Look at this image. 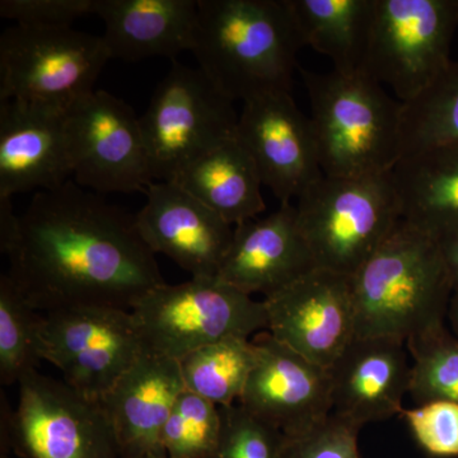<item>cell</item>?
Segmentation results:
<instances>
[{"label": "cell", "mask_w": 458, "mask_h": 458, "mask_svg": "<svg viewBox=\"0 0 458 458\" xmlns=\"http://www.w3.org/2000/svg\"><path fill=\"white\" fill-rule=\"evenodd\" d=\"M8 276L38 311L77 306L131 310L165 284L135 216L68 181L36 192L20 216Z\"/></svg>", "instance_id": "cell-1"}, {"label": "cell", "mask_w": 458, "mask_h": 458, "mask_svg": "<svg viewBox=\"0 0 458 458\" xmlns=\"http://www.w3.org/2000/svg\"><path fill=\"white\" fill-rule=\"evenodd\" d=\"M285 0H199L192 53L231 101L291 90L302 49Z\"/></svg>", "instance_id": "cell-2"}, {"label": "cell", "mask_w": 458, "mask_h": 458, "mask_svg": "<svg viewBox=\"0 0 458 458\" xmlns=\"http://www.w3.org/2000/svg\"><path fill=\"white\" fill-rule=\"evenodd\" d=\"M357 337L406 344L445 327L454 285L438 240L399 223L351 276Z\"/></svg>", "instance_id": "cell-3"}, {"label": "cell", "mask_w": 458, "mask_h": 458, "mask_svg": "<svg viewBox=\"0 0 458 458\" xmlns=\"http://www.w3.org/2000/svg\"><path fill=\"white\" fill-rule=\"evenodd\" d=\"M311 105L319 165L327 176L387 174L401 156L403 104L360 73L298 68Z\"/></svg>", "instance_id": "cell-4"}, {"label": "cell", "mask_w": 458, "mask_h": 458, "mask_svg": "<svg viewBox=\"0 0 458 458\" xmlns=\"http://www.w3.org/2000/svg\"><path fill=\"white\" fill-rule=\"evenodd\" d=\"M298 225L315 267L352 276L403 221L391 172L322 174L297 199Z\"/></svg>", "instance_id": "cell-5"}, {"label": "cell", "mask_w": 458, "mask_h": 458, "mask_svg": "<svg viewBox=\"0 0 458 458\" xmlns=\"http://www.w3.org/2000/svg\"><path fill=\"white\" fill-rule=\"evenodd\" d=\"M18 386L16 409L0 394L2 452L20 458H120L101 401L38 370L27 373Z\"/></svg>", "instance_id": "cell-6"}, {"label": "cell", "mask_w": 458, "mask_h": 458, "mask_svg": "<svg viewBox=\"0 0 458 458\" xmlns=\"http://www.w3.org/2000/svg\"><path fill=\"white\" fill-rule=\"evenodd\" d=\"M144 352L174 360L231 336L250 337L267 328L264 301L213 278L167 283L148 292L131 310Z\"/></svg>", "instance_id": "cell-7"}, {"label": "cell", "mask_w": 458, "mask_h": 458, "mask_svg": "<svg viewBox=\"0 0 458 458\" xmlns=\"http://www.w3.org/2000/svg\"><path fill=\"white\" fill-rule=\"evenodd\" d=\"M458 0H375L360 73L408 104L451 64Z\"/></svg>", "instance_id": "cell-8"}, {"label": "cell", "mask_w": 458, "mask_h": 458, "mask_svg": "<svg viewBox=\"0 0 458 458\" xmlns=\"http://www.w3.org/2000/svg\"><path fill=\"white\" fill-rule=\"evenodd\" d=\"M111 57L102 36L14 25L0 36V101L71 108L95 90Z\"/></svg>", "instance_id": "cell-9"}, {"label": "cell", "mask_w": 458, "mask_h": 458, "mask_svg": "<svg viewBox=\"0 0 458 458\" xmlns=\"http://www.w3.org/2000/svg\"><path fill=\"white\" fill-rule=\"evenodd\" d=\"M233 101L200 69L174 60L140 117L153 181H174L221 141L236 137Z\"/></svg>", "instance_id": "cell-10"}, {"label": "cell", "mask_w": 458, "mask_h": 458, "mask_svg": "<svg viewBox=\"0 0 458 458\" xmlns=\"http://www.w3.org/2000/svg\"><path fill=\"white\" fill-rule=\"evenodd\" d=\"M44 360L78 393L101 401L144 354L131 310L77 306L44 313Z\"/></svg>", "instance_id": "cell-11"}, {"label": "cell", "mask_w": 458, "mask_h": 458, "mask_svg": "<svg viewBox=\"0 0 458 458\" xmlns=\"http://www.w3.org/2000/svg\"><path fill=\"white\" fill-rule=\"evenodd\" d=\"M74 182L108 192H146L149 170L140 117L123 99L93 90L68 110Z\"/></svg>", "instance_id": "cell-12"}, {"label": "cell", "mask_w": 458, "mask_h": 458, "mask_svg": "<svg viewBox=\"0 0 458 458\" xmlns=\"http://www.w3.org/2000/svg\"><path fill=\"white\" fill-rule=\"evenodd\" d=\"M237 140L280 204L292 203L324 174L311 119L291 90L264 93L243 102Z\"/></svg>", "instance_id": "cell-13"}, {"label": "cell", "mask_w": 458, "mask_h": 458, "mask_svg": "<svg viewBox=\"0 0 458 458\" xmlns=\"http://www.w3.org/2000/svg\"><path fill=\"white\" fill-rule=\"evenodd\" d=\"M264 304L271 335L325 369L357 336L351 276L316 267Z\"/></svg>", "instance_id": "cell-14"}, {"label": "cell", "mask_w": 458, "mask_h": 458, "mask_svg": "<svg viewBox=\"0 0 458 458\" xmlns=\"http://www.w3.org/2000/svg\"><path fill=\"white\" fill-rule=\"evenodd\" d=\"M258 361L240 403L285 437H297L333 414L330 372L280 343L270 333L256 334Z\"/></svg>", "instance_id": "cell-15"}, {"label": "cell", "mask_w": 458, "mask_h": 458, "mask_svg": "<svg viewBox=\"0 0 458 458\" xmlns=\"http://www.w3.org/2000/svg\"><path fill=\"white\" fill-rule=\"evenodd\" d=\"M68 110L20 99L0 101V198L51 191L71 181Z\"/></svg>", "instance_id": "cell-16"}, {"label": "cell", "mask_w": 458, "mask_h": 458, "mask_svg": "<svg viewBox=\"0 0 458 458\" xmlns=\"http://www.w3.org/2000/svg\"><path fill=\"white\" fill-rule=\"evenodd\" d=\"M144 194L135 223L150 251L167 256L191 278L218 276L233 225L172 181H155Z\"/></svg>", "instance_id": "cell-17"}, {"label": "cell", "mask_w": 458, "mask_h": 458, "mask_svg": "<svg viewBox=\"0 0 458 458\" xmlns=\"http://www.w3.org/2000/svg\"><path fill=\"white\" fill-rule=\"evenodd\" d=\"M406 344L390 337H354L328 369L333 414L363 427L400 415L410 393Z\"/></svg>", "instance_id": "cell-18"}, {"label": "cell", "mask_w": 458, "mask_h": 458, "mask_svg": "<svg viewBox=\"0 0 458 458\" xmlns=\"http://www.w3.org/2000/svg\"><path fill=\"white\" fill-rule=\"evenodd\" d=\"M316 269L300 225L297 209L282 203L267 216L234 227L218 278L243 293L265 298Z\"/></svg>", "instance_id": "cell-19"}, {"label": "cell", "mask_w": 458, "mask_h": 458, "mask_svg": "<svg viewBox=\"0 0 458 458\" xmlns=\"http://www.w3.org/2000/svg\"><path fill=\"white\" fill-rule=\"evenodd\" d=\"M186 390L179 360L147 354L101 399L120 458L165 457L162 432Z\"/></svg>", "instance_id": "cell-20"}, {"label": "cell", "mask_w": 458, "mask_h": 458, "mask_svg": "<svg viewBox=\"0 0 458 458\" xmlns=\"http://www.w3.org/2000/svg\"><path fill=\"white\" fill-rule=\"evenodd\" d=\"M95 16L111 57L140 62L192 49L198 27L195 0H96Z\"/></svg>", "instance_id": "cell-21"}, {"label": "cell", "mask_w": 458, "mask_h": 458, "mask_svg": "<svg viewBox=\"0 0 458 458\" xmlns=\"http://www.w3.org/2000/svg\"><path fill=\"white\" fill-rule=\"evenodd\" d=\"M391 176L403 222L437 240L458 228V144L403 157Z\"/></svg>", "instance_id": "cell-22"}, {"label": "cell", "mask_w": 458, "mask_h": 458, "mask_svg": "<svg viewBox=\"0 0 458 458\" xmlns=\"http://www.w3.org/2000/svg\"><path fill=\"white\" fill-rule=\"evenodd\" d=\"M172 182L233 227L258 218L267 208L261 194L264 185L254 159L237 137L214 146Z\"/></svg>", "instance_id": "cell-23"}, {"label": "cell", "mask_w": 458, "mask_h": 458, "mask_svg": "<svg viewBox=\"0 0 458 458\" xmlns=\"http://www.w3.org/2000/svg\"><path fill=\"white\" fill-rule=\"evenodd\" d=\"M302 47L327 56L334 71L358 73L375 0H285Z\"/></svg>", "instance_id": "cell-24"}, {"label": "cell", "mask_w": 458, "mask_h": 458, "mask_svg": "<svg viewBox=\"0 0 458 458\" xmlns=\"http://www.w3.org/2000/svg\"><path fill=\"white\" fill-rule=\"evenodd\" d=\"M256 361L252 339L231 336L189 352L179 363L186 390L225 408L240 401Z\"/></svg>", "instance_id": "cell-25"}, {"label": "cell", "mask_w": 458, "mask_h": 458, "mask_svg": "<svg viewBox=\"0 0 458 458\" xmlns=\"http://www.w3.org/2000/svg\"><path fill=\"white\" fill-rule=\"evenodd\" d=\"M454 144H458V62H452L418 98L403 104L401 158Z\"/></svg>", "instance_id": "cell-26"}, {"label": "cell", "mask_w": 458, "mask_h": 458, "mask_svg": "<svg viewBox=\"0 0 458 458\" xmlns=\"http://www.w3.org/2000/svg\"><path fill=\"white\" fill-rule=\"evenodd\" d=\"M44 315L7 273L0 276V384L11 386L44 360Z\"/></svg>", "instance_id": "cell-27"}, {"label": "cell", "mask_w": 458, "mask_h": 458, "mask_svg": "<svg viewBox=\"0 0 458 458\" xmlns=\"http://www.w3.org/2000/svg\"><path fill=\"white\" fill-rule=\"evenodd\" d=\"M411 354L410 394L417 405L430 401L458 403V339L447 327L406 342Z\"/></svg>", "instance_id": "cell-28"}, {"label": "cell", "mask_w": 458, "mask_h": 458, "mask_svg": "<svg viewBox=\"0 0 458 458\" xmlns=\"http://www.w3.org/2000/svg\"><path fill=\"white\" fill-rule=\"evenodd\" d=\"M222 430L221 406L185 390L174 403L162 432L165 457L212 458Z\"/></svg>", "instance_id": "cell-29"}, {"label": "cell", "mask_w": 458, "mask_h": 458, "mask_svg": "<svg viewBox=\"0 0 458 458\" xmlns=\"http://www.w3.org/2000/svg\"><path fill=\"white\" fill-rule=\"evenodd\" d=\"M221 441L212 458H282L285 436L240 403L222 408Z\"/></svg>", "instance_id": "cell-30"}, {"label": "cell", "mask_w": 458, "mask_h": 458, "mask_svg": "<svg viewBox=\"0 0 458 458\" xmlns=\"http://www.w3.org/2000/svg\"><path fill=\"white\" fill-rule=\"evenodd\" d=\"M418 445L433 457H458V403L430 401L412 409H403Z\"/></svg>", "instance_id": "cell-31"}, {"label": "cell", "mask_w": 458, "mask_h": 458, "mask_svg": "<svg viewBox=\"0 0 458 458\" xmlns=\"http://www.w3.org/2000/svg\"><path fill=\"white\" fill-rule=\"evenodd\" d=\"M360 428L331 414L310 432L285 437L282 458H361Z\"/></svg>", "instance_id": "cell-32"}, {"label": "cell", "mask_w": 458, "mask_h": 458, "mask_svg": "<svg viewBox=\"0 0 458 458\" xmlns=\"http://www.w3.org/2000/svg\"><path fill=\"white\" fill-rule=\"evenodd\" d=\"M96 0H2L0 16L16 25L64 29L95 14Z\"/></svg>", "instance_id": "cell-33"}, {"label": "cell", "mask_w": 458, "mask_h": 458, "mask_svg": "<svg viewBox=\"0 0 458 458\" xmlns=\"http://www.w3.org/2000/svg\"><path fill=\"white\" fill-rule=\"evenodd\" d=\"M20 236V216H16L12 198H0V251L11 255Z\"/></svg>", "instance_id": "cell-34"}, {"label": "cell", "mask_w": 458, "mask_h": 458, "mask_svg": "<svg viewBox=\"0 0 458 458\" xmlns=\"http://www.w3.org/2000/svg\"><path fill=\"white\" fill-rule=\"evenodd\" d=\"M445 267L450 273L454 291H458V228L438 238Z\"/></svg>", "instance_id": "cell-35"}, {"label": "cell", "mask_w": 458, "mask_h": 458, "mask_svg": "<svg viewBox=\"0 0 458 458\" xmlns=\"http://www.w3.org/2000/svg\"><path fill=\"white\" fill-rule=\"evenodd\" d=\"M447 319L450 322L451 333L458 339V291H454L452 293Z\"/></svg>", "instance_id": "cell-36"}, {"label": "cell", "mask_w": 458, "mask_h": 458, "mask_svg": "<svg viewBox=\"0 0 458 458\" xmlns=\"http://www.w3.org/2000/svg\"><path fill=\"white\" fill-rule=\"evenodd\" d=\"M2 458H9L8 454H5V452H2Z\"/></svg>", "instance_id": "cell-37"}, {"label": "cell", "mask_w": 458, "mask_h": 458, "mask_svg": "<svg viewBox=\"0 0 458 458\" xmlns=\"http://www.w3.org/2000/svg\"><path fill=\"white\" fill-rule=\"evenodd\" d=\"M152 458H167V457H152Z\"/></svg>", "instance_id": "cell-38"}]
</instances>
